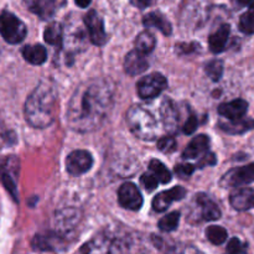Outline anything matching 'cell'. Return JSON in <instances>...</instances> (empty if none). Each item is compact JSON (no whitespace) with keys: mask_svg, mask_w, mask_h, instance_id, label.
<instances>
[{"mask_svg":"<svg viewBox=\"0 0 254 254\" xmlns=\"http://www.w3.org/2000/svg\"><path fill=\"white\" fill-rule=\"evenodd\" d=\"M114 103V87L109 79L94 78L74 89L68 102L66 123L78 133H91L102 127Z\"/></svg>","mask_w":254,"mask_h":254,"instance_id":"cell-1","label":"cell"},{"mask_svg":"<svg viewBox=\"0 0 254 254\" xmlns=\"http://www.w3.org/2000/svg\"><path fill=\"white\" fill-rule=\"evenodd\" d=\"M56 104V83L51 78L41 79L25 102V119L34 128H47L55 121Z\"/></svg>","mask_w":254,"mask_h":254,"instance_id":"cell-2","label":"cell"},{"mask_svg":"<svg viewBox=\"0 0 254 254\" xmlns=\"http://www.w3.org/2000/svg\"><path fill=\"white\" fill-rule=\"evenodd\" d=\"M127 123L131 133L144 141H153L158 138L159 128L155 117L141 106H133L127 112Z\"/></svg>","mask_w":254,"mask_h":254,"instance_id":"cell-3","label":"cell"},{"mask_svg":"<svg viewBox=\"0 0 254 254\" xmlns=\"http://www.w3.org/2000/svg\"><path fill=\"white\" fill-rule=\"evenodd\" d=\"M26 26L24 22L10 11L0 14V35L9 44H19L26 36Z\"/></svg>","mask_w":254,"mask_h":254,"instance_id":"cell-4","label":"cell"},{"mask_svg":"<svg viewBox=\"0 0 254 254\" xmlns=\"http://www.w3.org/2000/svg\"><path fill=\"white\" fill-rule=\"evenodd\" d=\"M122 245L118 240L107 235H98L84 243L74 254H122Z\"/></svg>","mask_w":254,"mask_h":254,"instance_id":"cell-5","label":"cell"},{"mask_svg":"<svg viewBox=\"0 0 254 254\" xmlns=\"http://www.w3.org/2000/svg\"><path fill=\"white\" fill-rule=\"evenodd\" d=\"M20 163L16 156H7L0 161V180L10 195L17 201V178H19Z\"/></svg>","mask_w":254,"mask_h":254,"instance_id":"cell-6","label":"cell"},{"mask_svg":"<svg viewBox=\"0 0 254 254\" xmlns=\"http://www.w3.org/2000/svg\"><path fill=\"white\" fill-rule=\"evenodd\" d=\"M168 87V79L161 73H151L139 79L136 91L140 98L153 99L160 96Z\"/></svg>","mask_w":254,"mask_h":254,"instance_id":"cell-7","label":"cell"},{"mask_svg":"<svg viewBox=\"0 0 254 254\" xmlns=\"http://www.w3.org/2000/svg\"><path fill=\"white\" fill-rule=\"evenodd\" d=\"M252 183H254V163L231 169L220 180V185L225 189L240 188Z\"/></svg>","mask_w":254,"mask_h":254,"instance_id":"cell-8","label":"cell"},{"mask_svg":"<svg viewBox=\"0 0 254 254\" xmlns=\"http://www.w3.org/2000/svg\"><path fill=\"white\" fill-rule=\"evenodd\" d=\"M66 235L59 231L39 233L32 240V248L41 252H60L66 248Z\"/></svg>","mask_w":254,"mask_h":254,"instance_id":"cell-9","label":"cell"},{"mask_svg":"<svg viewBox=\"0 0 254 254\" xmlns=\"http://www.w3.org/2000/svg\"><path fill=\"white\" fill-rule=\"evenodd\" d=\"M93 165V158L87 150H74L66 158V170L72 176L86 174Z\"/></svg>","mask_w":254,"mask_h":254,"instance_id":"cell-10","label":"cell"},{"mask_svg":"<svg viewBox=\"0 0 254 254\" xmlns=\"http://www.w3.org/2000/svg\"><path fill=\"white\" fill-rule=\"evenodd\" d=\"M84 25L88 31L89 40L96 46H103L107 42V32L104 30V21L94 10L87 12L84 16Z\"/></svg>","mask_w":254,"mask_h":254,"instance_id":"cell-11","label":"cell"},{"mask_svg":"<svg viewBox=\"0 0 254 254\" xmlns=\"http://www.w3.org/2000/svg\"><path fill=\"white\" fill-rule=\"evenodd\" d=\"M118 201L122 207L130 211H138L143 206V196L133 183H126L119 188Z\"/></svg>","mask_w":254,"mask_h":254,"instance_id":"cell-12","label":"cell"},{"mask_svg":"<svg viewBox=\"0 0 254 254\" xmlns=\"http://www.w3.org/2000/svg\"><path fill=\"white\" fill-rule=\"evenodd\" d=\"M161 123L168 135H174L179 128V113L173 99L164 98L159 108Z\"/></svg>","mask_w":254,"mask_h":254,"instance_id":"cell-13","label":"cell"},{"mask_svg":"<svg viewBox=\"0 0 254 254\" xmlns=\"http://www.w3.org/2000/svg\"><path fill=\"white\" fill-rule=\"evenodd\" d=\"M31 12L42 20L51 19L59 9L64 6L66 0H24Z\"/></svg>","mask_w":254,"mask_h":254,"instance_id":"cell-14","label":"cell"},{"mask_svg":"<svg viewBox=\"0 0 254 254\" xmlns=\"http://www.w3.org/2000/svg\"><path fill=\"white\" fill-rule=\"evenodd\" d=\"M186 196V190L183 186H175L168 191L158 193L153 200V208L156 212H164L174 201L183 200Z\"/></svg>","mask_w":254,"mask_h":254,"instance_id":"cell-15","label":"cell"},{"mask_svg":"<svg viewBox=\"0 0 254 254\" xmlns=\"http://www.w3.org/2000/svg\"><path fill=\"white\" fill-rule=\"evenodd\" d=\"M149 68L148 59L145 57V54L133 50L129 54H127L124 59V71L130 76H138L145 72Z\"/></svg>","mask_w":254,"mask_h":254,"instance_id":"cell-16","label":"cell"},{"mask_svg":"<svg viewBox=\"0 0 254 254\" xmlns=\"http://www.w3.org/2000/svg\"><path fill=\"white\" fill-rule=\"evenodd\" d=\"M248 112V103L245 99H233L231 102H226L218 107V113L228 121H237L243 118Z\"/></svg>","mask_w":254,"mask_h":254,"instance_id":"cell-17","label":"cell"},{"mask_svg":"<svg viewBox=\"0 0 254 254\" xmlns=\"http://www.w3.org/2000/svg\"><path fill=\"white\" fill-rule=\"evenodd\" d=\"M230 202L235 210L247 211L254 208V190L252 189H238L231 193Z\"/></svg>","mask_w":254,"mask_h":254,"instance_id":"cell-18","label":"cell"},{"mask_svg":"<svg viewBox=\"0 0 254 254\" xmlns=\"http://www.w3.org/2000/svg\"><path fill=\"white\" fill-rule=\"evenodd\" d=\"M196 203L200 210V217L202 221H216L221 218V210L207 195L200 193L196 197Z\"/></svg>","mask_w":254,"mask_h":254,"instance_id":"cell-19","label":"cell"},{"mask_svg":"<svg viewBox=\"0 0 254 254\" xmlns=\"http://www.w3.org/2000/svg\"><path fill=\"white\" fill-rule=\"evenodd\" d=\"M231 35V27L228 24H223L208 37V46L213 54H221L226 50L228 39Z\"/></svg>","mask_w":254,"mask_h":254,"instance_id":"cell-20","label":"cell"},{"mask_svg":"<svg viewBox=\"0 0 254 254\" xmlns=\"http://www.w3.org/2000/svg\"><path fill=\"white\" fill-rule=\"evenodd\" d=\"M208 148H210V138L205 134H200V135L195 136L192 140L189 143L186 149L183 153L184 159H196L202 156L203 154L207 153Z\"/></svg>","mask_w":254,"mask_h":254,"instance_id":"cell-21","label":"cell"},{"mask_svg":"<svg viewBox=\"0 0 254 254\" xmlns=\"http://www.w3.org/2000/svg\"><path fill=\"white\" fill-rule=\"evenodd\" d=\"M143 24L145 27H153V29H158L159 31L163 32L164 35L169 36L173 32V26H171L170 21L164 16L160 12H149L144 16Z\"/></svg>","mask_w":254,"mask_h":254,"instance_id":"cell-22","label":"cell"},{"mask_svg":"<svg viewBox=\"0 0 254 254\" xmlns=\"http://www.w3.org/2000/svg\"><path fill=\"white\" fill-rule=\"evenodd\" d=\"M220 128L227 134H232V135H241L247 131L254 129V119H245L241 118L237 121H228V122H221Z\"/></svg>","mask_w":254,"mask_h":254,"instance_id":"cell-23","label":"cell"},{"mask_svg":"<svg viewBox=\"0 0 254 254\" xmlns=\"http://www.w3.org/2000/svg\"><path fill=\"white\" fill-rule=\"evenodd\" d=\"M78 222V212L71 208H64V211H60L56 213V223L59 226V232L66 233Z\"/></svg>","mask_w":254,"mask_h":254,"instance_id":"cell-24","label":"cell"},{"mask_svg":"<svg viewBox=\"0 0 254 254\" xmlns=\"http://www.w3.org/2000/svg\"><path fill=\"white\" fill-rule=\"evenodd\" d=\"M22 56L29 64L39 66L47 60V51L42 45H27L22 49Z\"/></svg>","mask_w":254,"mask_h":254,"instance_id":"cell-25","label":"cell"},{"mask_svg":"<svg viewBox=\"0 0 254 254\" xmlns=\"http://www.w3.org/2000/svg\"><path fill=\"white\" fill-rule=\"evenodd\" d=\"M44 39L52 46L61 47L64 42V27L59 22H51L44 31Z\"/></svg>","mask_w":254,"mask_h":254,"instance_id":"cell-26","label":"cell"},{"mask_svg":"<svg viewBox=\"0 0 254 254\" xmlns=\"http://www.w3.org/2000/svg\"><path fill=\"white\" fill-rule=\"evenodd\" d=\"M155 47V37L151 32L143 31L136 36L135 39V50L143 52V54H149Z\"/></svg>","mask_w":254,"mask_h":254,"instance_id":"cell-27","label":"cell"},{"mask_svg":"<svg viewBox=\"0 0 254 254\" xmlns=\"http://www.w3.org/2000/svg\"><path fill=\"white\" fill-rule=\"evenodd\" d=\"M149 169H150L151 173L156 176V179L159 180V183L161 184H169L173 179L171 176V173L169 171V169L161 163L160 160H156V159H153L149 164Z\"/></svg>","mask_w":254,"mask_h":254,"instance_id":"cell-28","label":"cell"},{"mask_svg":"<svg viewBox=\"0 0 254 254\" xmlns=\"http://www.w3.org/2000/svg\"><path fill=\"white\" fill-rule=\"evenodd\" d=\"M206 237L210 241L212 245L215 246H221L226 242L228 237L227 231L225 230L221 226H210L206 230Z\"/></svg>","mask_w":254,"mask_h":254,"instance_id":"cell-29","label":"cell"},{"mask_svg":"<svg viewBox=\"0 0 254 254\" xmlns=\"http://www.w3.org/2000/svg\"><path fill=\"white\" fill-rule=\"evenodd\" d=\"M179 222H180V212H171L164 216L160 221H159V228L163 232H173L178 228Z\"/></svg>","mask_w":254,"mask_h":254,"instance_id":"cell-30","label":"cell"},{"mask_svg":"<svg viewBox=\"0 0 254 254\" xmlns=\"http://www.w3.org/2000/svg\"><path fill=\"white\" fill-rule=\"evenodd\" d=\"M205 72L213 82L220 81L223 74V62L221 60H212L205 66Z\"/></svg>","mask_w":254,"mask_h":254,"instance_id":"cell-31","label":"cell"},{"mask_svg":"<svg viewBox=\"0 0 254 254\" xmlns=\"http://www.w3.org/2000/svg\"><path fill=\"white\" fill-rule=\"evenodd\" d=\"M238 26L243 34H254V10H250L241 16Z\"/></svg>","mask_w":254,"mask_h":254,"instance_id":"cell-32","label":"cell"},{"mask_svg":"<svg viewBox=\"0 0 254 254\" xmlns=\"http://www.w3.org/2000/svg\"><path fill=\"white\" fill-rule=\"evenodd\" d=\"M178 144H176V139L173 135H165L158 140V149L165 154H170L176 150Z\"/></svg>","mask_w":254,"mask_h":254,"instance_id":"cell-33","label":"cell"},{"mask_svg":"<svg viewBox=\"0 0 254 254\" xmlns=\"http://www.w3.org/2000/svg\"><path fill=\"white\" fill-rule=\"evenodd\" d=\"M16 138L11 130L5 128L4 123L0 119V145H11L15 143Z\"/></svg>","mask_w":254,"mask_h":254,"instance_id":"cell-34","label":"cell"},{"mask_svg":"<svg viewBox=\"0 0 254 254\" xmlns=\"http://www.w3.org/2000/svg\"><path fill=\"white\" fill-rule=\"evenodd\" d=\"M140 184L144 186L146 191H154L159 185V180L156 179V176L153 173L143 174L140 178Z\"/></svg>","mask_w":254,"mask_h":254,"instance_id":"cell-35","label":"cell"},{"mask_svg":"<svg viewBox=\"0 0 254 254\" xmlns=\"http://www.w3.org/2000/svg\"><path fill=\"white\" fill-rule=\"evenodd\" d=\"M168 254H203L200 250H197L193 246L189 245H179L171 248Z\"/></svg>","mask_w":254,"mask_h":254,"instance_id":"cell-36","label":"cell"},{"mask_svg":"<svg viewBox=\"0 0 254 254\" xmlns=\"http://www.w3.org/2000/svg\"><path fill=\"white\" fill-rule=\"evenodd\" d=\"M246 247H247V246H246L242 241L238 240V238H232V240L228 242L226 254H235L243 252V251H246Z\"/></svg>","mask_w":254,"mask_h":254,"instance_id":"cell-37","label":"cell"},{"mask_svg":"<svg viewBox=\"0 0 254 254\" xmlns=\"http://www.w3.org/2000/svg\"><path fill=\"white\" fill-rule=\"evenodd\" d=\"M195 169L196 166L190 165V164H180V165L175 166V173L178 174L179 178L186 179V178H190V176L192 175Z\"/></svg>","mask_w":254,"mask_h":254,"instance_id":"cell-38","label":"cell"},{"mask_svg":"<svg viewBox=\"0 0 254 254\" xmlns=\"http://www.w3.org/2000/svg\"><path fill=\"white\" fill-rule=\"evenodd\" d=\"M216 163H217V159H216L215 154L211 153V151H207V153H205L201 156L200 161H198L197 164V168L202 169L205 168V166H212L215 165Z\"/></svg>","mask_w":254,"mask_h":254,"instance_id":"cell-39","label":"cell"},{"mask_svg":"<svg viewBox=\"0 0 254 254\" xmlns=\"http://www.w3.org/2000/svg\"><path fill=\"white\" fill-rule=\"evenodd\" d=\"M197 129V117L191 114L190 117L188 118L186 123L184 124V133L188 134V135H191V134L195 133V130Z\"/></svg>","mask_w":254,"mask_h":254,"instance_id":"cell-40","label":"cell"},{"mask_svg":"<svg viewBox=\"0 0 254 254\" xmlns=\"http://www.w3.org/2000/svg\"><path fill=\"white\" fill-rule=\"evenodd\" d=\"M197 46L198 45L196 44H180L176 46V49H178V51L180 52V54H189V52L191 51H196Z\"/></svg>","mask_w":254,"mask_h":254,"instance_id":"cell-41","label":"cell"},{"mask_svg":"<svg viewBox=\"0 0 254 254\" xmlns=\"http://www.w3.org/2000/svg\"><path fill=\"white\" fill-rule=\"evenodd\" d=\"M154 2H156V0H131V4L139 9H145V7L151 6Z\"/></svg>","mask_w":254,"mask_h":254,"instance_id":"cell-42","label":"cell"},{"mask_svg":"<svg viewBox=\"0 0 254 254\" xmlns=\"http://www.w3.org/2000/svg\"><path fill=\"white\" fill-rule=\"evenodd\" d=\"M236 2L242 5V6H248L254 9V0H236Z\"/></svg>","mask_w":254,"mask_h":254,"instance_id":"cell-43","label":"cell"},{"mask_svg":"<svg viewBox=\"0 0 254 254\" xmlns=\"http://www.w3.org/2000/svg\"><path fill=\"white\" fill-rule=\"evenodd\" d=\"M91 1L92 0H74V2H76L79 7H82V9L88 6V5L91 4Z\"/></svg>","mask_w":254,"mask_h":254,"instance_id":"cell-44","label":"cell"},{"mask_svg":"<svg viewBox=\"0 0 254 254\" xmlns=\"http://www.w3.org/2000/svg\"><path fill=\"white\" fill-rule=\"evenodd\" d=\"M235 254H247V253H246V251H243V252H240V253H235Z\"/></svg>","mask_w":254,"mask_h":254,"instance_id":"cell-45","label":"cell"}]
</instances>
